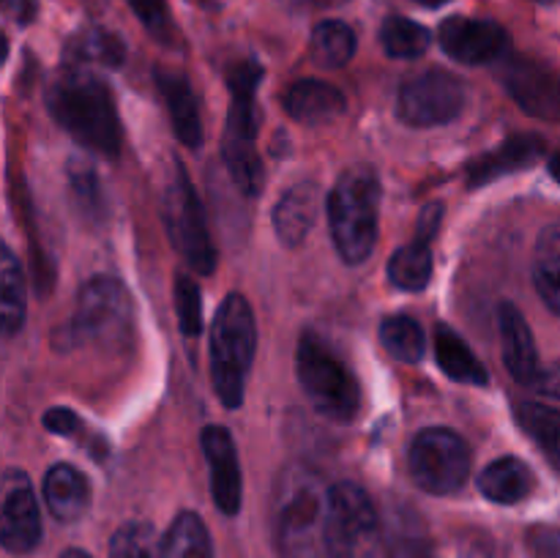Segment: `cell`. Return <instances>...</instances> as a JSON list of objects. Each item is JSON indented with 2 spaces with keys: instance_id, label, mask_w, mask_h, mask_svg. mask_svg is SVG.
<instances>
[{
  "instance_id": "27",
  "label": "cell",
  "mask_w": 560,
  "mask_h": 558,
  "mask_svg": "<svg viewBox=\"0 0 560 558\" xmlns=\"http://www.w3.org/2000/svg\"><path fill=\"white\" fill-rule=\"evenodd\" d=\"M430 277L432 252L430 244H424V241H410V244L399 246L392 260H388V279L399 290H408V293L424 290L430 284Z\"/></svg>"
},
{
  "instance_id": "7",
  "label": "cell",
  "mask_w": 560,
  "mask_h": 558,
  "mask_svg": "<svg viewBox=\"0 0 560 558\" xmlns=\"http://www.w3.org/2000/svg\"><path fill=\"white\" fill-rule=\"evenodd\" d=\"M131 295L115 277H93L82 284L71 328L77 339L118 348L131 334Z\"/></svg>"
},
{
  "instance_id": "25",
  "label": "cell",
  "mask_w": 560,
  "mask_h": 558,
  "mask_svg": "<svg viewBox=\"0 0 560 558\" xmlns=\"http://www.w3.org/2000/svg\"><path fill=\"white\" fill-rule=\"evenodd\" d=\"M534 284L541 301L560 315V224L541 230L534 252Z\"/></svg>"
},
{
  "instance_id": "15",
  "label": "cell",
  "mask_w": 560,
  "mask_h": 558,
  "mask_svg": "<svg viewBox=\"0 0 560 558\" xmlns=\"http://www.w3.org/2000/svg\"><path fill=\"white\" fill-rule=\"evenodd\" d=\"M202 454L211 468V492L213 503L222 509L228 518L241 512V501H244V481H241V465L238 452H235V441L224 427H206L200 438Z\"/></svg>"
},
{
  "instance_id": "44",
  "label": "cell",
  "mask_w": 560,
  "mask_h": 558,
  "mask_svg": "<svg viewBox=\"0 0 560 558\" xmlns=\"http://www.w3.org/2000/svg\"><path fill=\"white\" fill-rule=\"evenodd\" d=\"M419 3H424V5H441V3H448V0H419Z\"/></svg>"
},
{
  "instance_id": "43",
  "label": "cell",
  "mask_w": 560,
  "mask_h": 558,
  "mask_svg": "<svg viewBox=\"0 0 560 558\" xmlns=\"http://www.w3.org/2000/svg\"><path fill=\"white\" fill-rule=\"evenodd\" d=\"M60 558H91V556H88L85 550H77V547H71V550H66Z\"/></svg>"
},
{
  "instance_id": "24",
  "label": "cell",
  "mask_w": 560,
  "mask_h": 558,
  "mask_svg": "<svg viewBox=\"0 0 560 558\" xmlns=\"http://www.w3.org/2000/svg\"><path fill=\"white\" fill-rule=\"evenodd\" d=\"M435 356L441 370L446 372L452 381L470 383V386H485V383L490 381L485 364L476 359V353L468 348V342H465L459 334H454L448 326L435 328Z\"/></svg>"
},
{
  "instance_id": "23",
  "label": "cell",
  "mask_w": 560,
  "mask_h": 558,
  "mask_svg": "<svg viewBox=\"0 0 560 558\" xmlns=\"http://www.w3.org/2000/svg\"><path fill=\"white\" fill-rule=\"evenodd\" d=\"M534 470L517 457L495 460L479 476L481 496L490 498L492 503H503V507L525 501L534 492Z\"/></svg>"
},
{
  "instance_id": "35",
  "label": "cell",
  "mask_w": 560,
  "mask_h": 558,
  "mask_svg": "<svg viewBox=\"0 0 560 558\" xmlns=\"http://www.w3.org/2000/svg\"><path fill=\"white\" fill-rule=\"evenodd\" d=\"M66 175H69V186L71 191H74V200L77 206L82 208V213L91 219H102L107 202H104L102 181H98L93 164L85 162V159L74 156L69 159V164H66Z\"/></svg>"
},
{
  "instance_id": "26",
  "label": "cell",
  "mask_w": 560,
  "mask_h": 558,
  "mask_svg": "<svg viewBox=\"0 0 560 558\" xmlns=\"http://www.w3.org/2000/svg\"><path fill=\"white\" fill-rule=\"evenodd\" d=\"M0 306H3V334L14 337L25 326V274L9 246L0 257Z\"/></svg>"
},
{
  "instance_id": "9",
  "label": "cell",
  "mask_w": 560,
  "mask_h": 558,
  "mask_svg": "<svg viewBox=\"0 0 560 558\" xmlns=\"http://www.w3.org/2000/svg\"><path fill=\"white\" fill-rule=\"evenodd\" d=\"M383 534V520L372 498L353 481L328 490V545L334 558H366Z\"/></svg>"
},
{
  "instance_id": "38",
  "label": "cell",
  "mask_w": 560,
  "mask_h": 558,
  "mask_svg": "<svg viewBox=\"0 0 560 558\" xmlns=\"http://www.w3.org/2000/svg\"><path fill=\"white\" fill-rule=\"evenodd\" d=\"M530 553L536 558H560V528H550V525H536L525 536Z\"/></svg>"
},
{
  "instance_id": "41",
  "label": "cell",
  "mask_w": 560,
  "mask_h": 558,
  "mask_svg": "<svg viewBox=\"0 0 560 558\" xmlns=\"http://www.w3.org/2000/svg\"><path fill=\"white\" fill-rule=\"evenodd\" d=\"M534 388H536V392L547 394V397H558L560 399V361H558V364L547 367V370H541L539 375H536Z\"/></svg>"
},
{
  "instance_id": "22",
  "label": "cell",
  "mask_w": 560,
  "mask_h": 558,
  "mask_svg": "<svg viewBox=\"0 0 560 558\" xmlns=\"http://www.w3.org/2000/svg\"><path fill=\"white\" fill-rule=\"evenodd\" d=\"M284 109L299 124H326L345 113V96L323 80H299L284 93Z\"/></svg>"
},
{
  "instance_id": "18",
  "label": "cell",
  "mask_w": 560,
  "mask_h": 558,
  "mask_svg": "<svg viewBox=\"0 0 560 558\" xmlns=\"http://www.w3.org/2000/svg\"><path fill=\"white\" fill-rule=\"evenodd\" d=\"M545 153V142L534 135H520L506 140L503 146H498L495 151L485 153V156L476 159L468 167V184L470 186H487L492 181L503 178V175H512L517 170L530 167L536 164Z\"/></svg>"
},
{
  "instance_id": "31",
  "label": "cell",
  "mask_w": 560,
  "mask_h": 558,
  "mask_svg": "<svg viewBox=\"0 0 560 558\" xmlns=\"http://www.w3.org/2000/svg\"><path fill=\"white\" fill-rule=\"evenodd\" d=\"M69 55L77 63H98L118 69L126 58V47L115 33L102 31V27H88L71 38Z\"/></svg>"
},
{
  "instance_id": "13",
  "label": "cell",
  "mask_w": 560,
  "mask_h": 558,
  "mask_svg": "<svg viewBox=\"0 0 560 558\" xmlns=\"http://www.w3.org/2000/svg\"><path fill=\"white\" fill-rule=\"evenodd\" d=\"M3 547L11 553H31L42 539V514L25 470H5L3 476Z\"/></svg>"
},
{
  "instance_id": "33",
  "label": "cell",
  "mask_w": 560,
  "mask_h": 558,
  "mask_svg": "<svg viewBox=\"0 0 560 558\" xmlns=\"http://www.w3.org/2000/svg\"><path fill=\"white\" fill-rule=\"evenodd\" d=\"M430 42V31L405 16H388L381 27V44L392 58H419L427 53Z\"/></svg>"
},
{
  "instance_id": "30",
  "label": "cell",
  "mask_w": 560,
  "mask_h": 558,
  "mask_svg": "<svg viewBox=\"0 0 560 558\" xmlns=\"http://www.w3.org/2000/svg\"><path fill=\"white\" fill-rule=\"evenodd\" d=\"M381 342L388 350V356L405 361V364H416V361L424 359V328L408 315L386 317L381 326Z\"/></svg>"
},
{
  "instance_id": "29",
  "label": "cell",
  "mask_w": 560,
  "mask_h": 558,
  "mask_svg": "<svg viewBox=\"0 0 560 558\" xmlns=\"http://www.w3.org/2000/svg\"><path fill=\"white\" fill-rule=\"evenodd\" d=\"M167 558H213L211 534L195 512H180L164 536Z\"/></svg>"
},
{
  "instance_id": "37",
  "label": "cell",
  "mask_w": 560,
  "mask_h": 558,
  "mask_svg": "<svg viewBox=\"0 0 560 558\" xmlns=\"http://www.w3.org/2000/svg\"><path fill=\"white\" fill-rule=\"evenodd\" d=\"M129 5L135 9V14L140 16L142 25L151 33H167L170 16H167V3L164 0H129Z\"/></svg>"
},
{
  "instance_id": "5",
  "label": "cell",
  "mask_w": 560,
  "mask_h": 558,
  "mask_svg": "<svg viewBox=\"0 0 560 558\" xmlns=\"http://www.w3.org/2000/svg\"><path fill=\"white\" fill-rule=\"evenodd\" d=\"M295 372H299L306 399L317 414L339 421V425L355 419L361 405L359 383L326 339L312 332L301 337L299 353H295Z\"/></svg>"
},
{
  "instance_id": "36",
  "label": "cell",
  "mask_w": 560,
  "mask_h": 558,
  "mask_svg": "<svg viewBox=\"0 0 560 558\" xmlns=\"http://www.w3.org/2000/svg\"><path fill=\"white\" fill-rule=\"evenodd\" d=\"M175 310H178L180 332L186 337H197L202 328V301H200V288L191 277L178 274L175 277Z\"/></svg>"
},
{
  "instance_id": "32",
  "label": "cell",
  "mask_w": 560,
  "mask_h": 558,
  "mask_svg": "<svg viewBox=\"0 0 560 558\" xmlns=\"http://www.w3.org/2000/svg\"><path fill=\"white\" fill-rule=\"evenodd\" d=\"M109 558H167V547L151 523L131 520L113 534Z\"/></svg>"
},
{
  "instance_id": "1",
  "label": "cell",
  "mask_w": 560,
  "mask_h": 558,
  "mask_svg": "<svg viewBox=\"0 0 560 558\" xmlns=\"http://www.w3.org/2000/svg\"><path fill=\"white\" fill-rule=\"evenodd\" d=\"M328 490L304 465L282 470L273 490V545L279 558H334L328 545Z\"/></svg>"
},
{
  "instance_id": "6",
  "label": "cell",
  "mask_w": 560,
  "mask_h": 558,
  "mask_svg": "<svg viewBox=\"0 0 560 558\" xmlns=\"http://www.w3.org/2000/svg\"><path fill=\"white\" fill-rule=\"evenodd\" d=\"M162 217L170 241L180 252V257L197 274H211L217 268V249L208 233L200 197L180 162H175L167 173V184L162 191Z\"/></svg>"
},
{
  "instance_id": "2",
  "label": "cell",
  "mask_w": 560,
  "mask_h": 558,
  "mask_svg": "<svg viewBox=\"0 0 560 558\" xmlns=\"http://www.w3.org/2000/svg\"><path fill=\"white\" fill-rule=\"evenodd\" d=\"M52 118L88 151L115 159L120 151V120L109 88L91 71L71 66L47 91Z\"/></svg>"
},
{
  "instance_id": "4",
  "label": "cell",
  "mask_w": 560,
  "mask_h": 558,
  "mask_svg": "<svg viewBox=\"0 0 560 558\" xmlns=\"http://www.w3.org/2000/svg\"><path fill=\"white\" fill-rule=\"evenodd\" d=\"M257 350V326L244 295L230 293L219 306L211 326V377L219 399L228 408L244 403L249 367Z\"/></svg>"
},
{
  "instance_id": "11",
  "label": "cell",
  "mask_w": 560,
  "mask_h": 558,
  "mask_svg": "<svg viewBox=\"0 0 560 558\" xmlns=\"http://www.w3.org/2000/svg\"><path fill=\"white\" fill-rule=\"evenodd\" d=\"M260 80L262 69L255 60H238V63L228 71L230 120L228 140H224V156H233V153H255L257 126H260L255 98Z\"/></svg>"
},
{
  "instance_id": "21",
  "label": "cell",
  "mask_w": 560,
  "mask_h": 558,
  "mask_svg": "<svg viewBox=\"0 0 560 558\" xmlns=\"http://www.w3.org/2000/svg\"><path fill=\"white\" fill-rule=\"evenodd\" d=\"M44 501L60 523H74L91 507V487L74 465L58 463L44 476Z\"/></svg>"
},
{
  "instance_id": "12",
  "label": "cell",
  "mask_w": 560,
  "mask_h": 558,
  "mask_svg": "<svg viewBox=\"0 0 560 558\" xmlns=\"http://www.w3.org/2000/svg\"><path fill=\"white\" fill-rule=\"evenodd\" d=\"M443 53L459 63L479 66L501 58L509 47V33L492 20H474V16H452L438 31Z\"/></svg>"
},
{
  "instance_id": "28",
  "label": "cell",
  "mask_w": 560,
  "mask_h": 558,
  "mask_svg": "<svg viewBox=\"0 0 560 558\" xmlns=\"http://www.w3.org/2000/svg\"><path fill=\"white\" fill-rule=\"evenodd\" d=\"M355 55V33L345 22L328 20L312 31V58L328 69H342Z\"/></svg>"
},
{
  "instance_id": "10",
  "label": "cell",
  "mask_w": 560,
  "mask_h": 558,
  "mask_svg": "<svg viewBox=\"0 0 560 558\" xmlns=\"http://www.w3.org/2000/svg\"><path fill=\"white\" fill-rule=\"evenodd\" d=\"M465 107V85L448 71H424L399 88L397 115L408 126H443Z\"/></svg>"
},
{
  "instance_id": "34",
  "label": "cell",
  "mask_w": 560,
  "mask_h": 558,
  "mask_svg": "<svg viewBox=\"0 0 560 558\" xmlns=\"http://www.w3.org/2000/svg\"><path fill=\"white\" fill-rule=\"evenodd\" d=\"M517 421L530 438L560 465V410L539 403L517 405Z\"/></svg>"
},
{
  "instance_id": "3",
  "label": "cell",
  "mask_w": 560,
  "mask_h": 558,
  "mask_svg": "<svg viewBox=\"0 0 560 558\" xmlns=\"http://www.w3.org/2000/svg\"><path fill=\"white\" fill-rule=\"evenodd\" d=\"M381 217V178L372 167H350L328 195V222L334 246L350 266H359L372 255Z\"/></svg>"
},
{
  "instance_id": "42",
  "label": "cell",
  "mask_w": 560,
  "mask_h": 558,
  "mask_svg": "<svg viewBox=\"0 0 560 558\" xmlns=\"http://www.w3.org/2000/svg\"><path fill=\"white\" fill-rule=\"evenodd\" d=\"M550 173H552V178L560 184V153H556V156L550 159Z\"/></svg>"
},
{
  "instance_id": "20",
  "label": "cell",
  "mask_w": 560,
  "mask_h": 558,
  "mask_svg": "<svg viewBox=\"0 0 560 558\" xmlns=\"http://www.w3.org/2000/svg\"><path fill=\"white\" fill-rule=\"evenodd\" d=\"M159 91H162L164 104H167L170 120H173V131L186 148L202 146V120L200 107H197V96L189 88L186 77L175 74V71H156Z\"/></svg>"
},
{
  "instance_id": "19",
  "label": "cell",
  "mask_w": 560,
  "mask_h": 558,
  "mask_svg": "<svg viewBox=\"0 0 560 558\" xmlns=\"http://www.w3.org/2000/svg\"><path fill=\"white\" fill-rule=\"evenodd\" d=\"M383 547L388 558H435L432 536L419 512L394 503L383 518Z\"/></svg>"
},
{
  "instance_id": "40",
  "label": "cell",
  "mask_w": 560,
  "mask_h": 558,
  "mask_svg": "<svg viewBox=\"0 0 560 558\" xmlns=\"http://www.w3.org/2000/svg\"><path fill=\"white\" fill-rule=\"evenodd\" d=\"M441 219H443V206L441 202H430V206L421 211L419 224H416V241H424V244H430V241L435 239L438 228H441Z\"/></svg>"
},
{
  "instance_id": "8",
  "label": "cell",
  "mask_w": 560,
  "mask_h": 558,
  "mask_svg": "<svg viewBox=\"0 0 560 558\" xmlns=\"http://www.w3.org/2000/svg\"><path fill=\"white\" fill-rule=\"evenodd\" d=\"M408 463L421 490L448 496L468 481L470 449L465 438H459L448 427H430V430H421L410 443Z\"/></svg>"
},
{
  "instance_id": "39",
  "label": "cell",
  "mask_w": 560,
  "mask_h": 558,
  "mask_svg": "<svg viewBox=\"0 0 560 558\" xmlns=\"http://www.w3.org/2000/svg\"><path fill=\"white\" fill-rule=\"evenodd\" d=\"M44 427L55 435L80 438L82 435V419L71 408H52L44 416Z\"/></svg>"
},
{
  "instance_id": "16",
  "label": "cell",
  "mask_w": 560,
  "mask_h": 558,
  "mask_svg": "<svg viewBox=\"0 0 560 558\" xmlns=\"http://www.w3.org/2000/svg\"><path fill=\"white\" fill-rule=\"evenodd\" d=\"M498 326H501V342H503V361H506L509 372L517 383H528L534 386L536 375H539V353H536L534 334L530 326L525 323L523 312L512 304L503 301L498 306Z\"/></svg>"
},
{
  "instance_id": "17",
  "label": "cell",
  "mask_w": 560,
  "mask_h": 558,
  "mask_svg": "<svg viewBox=\"0 0 560 558\" xmlns=\"http://www.w3.org/2000/svg\"><path fill=\"white\" fill-rule=\"evenodd\" d=\"M317 211H320V189L312 181L295 184L279 197L273 208V230L284 246H301L315 228Z\"/></svg>"
},
{
  "instance_id": "14",
  "label": "cell",
  "mask_w": 560,
  "mask_h": 558,
  "mask_svg": "<svg viewBox=\"0 0 560 558\" xmlns=\"http://www.w3.org/2000/svg\"><path fill=\"white\" fill-rule=\"evenodd\" d=\"M503 82L525 113L536 118H560V74L530 58H514L503 69Z\"/></svg>"
}]
</instances>
